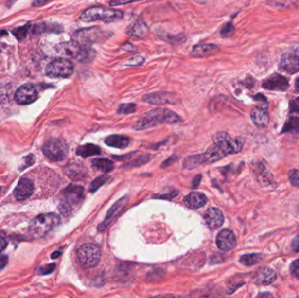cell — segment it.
Masks as SVG:
<instances>
[{"instance_id":"cell-9","label":"cell","mask_w":299,"mask_h":298,"mask_svg":"<svg viewBox=\"0 0 299 298\" xmlns=\"http://www.w3.org/2000/svg\"><path fill=\"white\" fill-rule=\"evenodd\" d=\"M83 187L76 185H70L66 188L63 194L65 201L60 205V211L64 215H69L71 212V206L79 203L83 198Z\"/></svg>"},{"instance_id":"cell-3","label":"cell","mask_w":299,"mask_h":298,"mask_svg":"<svg viewBox=\"0 0 299 298\" xmlns=\"http://www.w3.org/2000/svg\"><path fill=\"white\" fill-rule=\"evenodd\" d=\"M123 17V13L121 11H117L114 9L105 8L103 6H93L87 9L83 12L80 18L83 22L101 21L105 23L117 21Z\"/></svg>"},{"instance_id":"cell-14","label":"cell","mask_w":299,"mask_h":298,"mask_svg":"<svg viewBox=\"0 0 299 298\" xmlns=\"http://www.w3.org/2000/svg\"><path fill=\"white\" fill-rule=\"evenodd\" d=\"M217 246L223 251H229L236 246V238L231 230L224 229L218 233L216 238Z\"/></svg>"},{"instance_id":"cell-22","label":"cell","mask_w":299,"mask_h":298,"mask_svg":"<svg viewBox=\"0 0 299 298\" xmlns=\"http://www.w3.org/2000/svg\"><path fill=\"white\" fill-rule=\"evenodd\" d=\"M126 202H127L126 198H123V199H119L117 203L115 204L112 208L109 209V211L107 213V216L105 218L104 222L99 226V230H104V229L108 227L109 223L112 221L114 217L116 216L122 208L125 206Z\"/></svg>"},{"instance_id":"cell-7","label":"cell","mask_w":299,"mask_h":298,"mask_svg":"<svg viewBox=\"0 0 299 298\" xmlns=\"http://www.w3.org/2000/svg\"><path fill=\"white\" fill-rule=\"evenodd\" d=\"M44 155L52 161H61L68 154L69 147L65 141L60 139H49L42 147Z\"/></svg>"},{"instance_id":"cell-33","label":"cell","mask_w":299,"mask_h":298,"mask_svg":"<svg viewBox=\"0 0 299 298\" xmlns=\"http://www.w3.org/2000/svg\"><path fill=\"white\" fill-rule=\"evenodd\" d=\"M290 112L299 113V97L290 102Z\"/></svg>"},{"instance_id":"cell-30","label":"cell","mask_w":299,"mask_h":298,"mask_svg":"<svg viewBox=\"0 0 299 298\" xmlns=\"http://www.w3.org/2000/svg\"><path fill=\"white\" fill-rule=\"evenodd\" d=\"M149 160H150V156H142V157H139V158H136V159L132 160L130 163H128V164H126L125 165L127 167H130H130L140 166V165L146 164Z\"/></svg>"},{"instance_id":"cell-36","label":"cell","mask_w":299,"mask_h":298,"mask_svg":"<svg viewBox=\"0 0 299 298\" xmlns=\"http://www.w3.org/2000/svg\"><path fill=\"white\" fill-rule=\"evenodd\" d=\"M234 26H232V24L229 23V24H228L224 26V28L221 31V35H223L224 37H229L234 33Z\"/></svg>"},{"instance_id":"cell-18","label":"cell","mask_w":299,"mask_h":298,"mask_svg":"<svg viewBox=\"0 0 299 298\" xmlns=\"http://www.w3.org/2000/svg\"><path fill=\"white\" fill-rule=\"evenodd\" d=\"M184 202H185V204L187 205L188 208H193V209H198V208H202L207 204L208 199L201 193L193 192V193H189V194L185 197Z\"/></svg>"},{"instance_id":"cell-45","label":"cell","mask_w":299,"mask_h":298,"mask_svg":"<svg viewBox=\"0 0 299 298\" xmlns=\"http://www.w3.org/2000/svg\"><path fill=\"white\" fill-rule=\"evenodd\" d=\"M0 190H1V189H0Z\"/></svg>"},{"instance_id":"cell-15","label":"cell","mask_w":299,"mask_h":298,"mask_svg":"<svg viewBox=\"0 0 299 298\" xmlns=\"http://www.w3.org/2000/svg\"><path fill=\"white\" fill-rule=\"evenodd\" d=\"M35 186L33 181L27 177H22L14 190V195L17 200L24 201L33 194Z\"/></svg>"},{"instance_id":"cell-41","label":"cell","mask_w":299,"mask_h":298,"mask_svg":"<svg viewBox=\"0 0 299 298\" xmlns=\"http://www.w3.org/2000/svg\"><path fill=\"white\" fill-rule=\"evenodd\" d=\"M7 246V242L5 241V239L0 236V253L4 250L5 246Z\"/></svg>"},{"instance_id":"cell-34","label":"cell","mask_w":299,"mask_h":298,"mask_svg":"<svg viewBox=\"0 0 299 298\" xmlns=\"http://www.w3.org/2000/svg\"><path fill=\"white\" fill-rule=\"evenodd\" d=\"M291 272L294 277L299 279V259L296 260L291 263Z\"/></svg>"},{"instance_id":"cell-31","label":"cell","mask_w":299,"mask_h":298,"mask_svg":"<svg viewBox=\"0 0 299 298\" xmlns=\"http://www.w3.org/2000/svg\"><path fill=\"white\" fill-rule=\"evenodd\" d=\"M289 179L291 185L299 188V171L298 170H291L289 173Z\"/></svg>"},{"instance_id":"cell-25","label":"cell","mask_w":299,"mask_h":298,"mask_svg":"<svg viewBox=\"0 0 299 298\" xmlns=\"http://www.w3.org/2000/svg\"><path fill=\"white\" fill-rule=\"evenodd\" d=\"M92 165L94 168L104 173H109L114 168L112 161L106 158H95L92 161Z\"/></svg>"},{"instance_id":"cell-39","label":"cell","mask_w":299,"mask_h":298,"mask_svg":"<svg viewBox=\"0 0 299 298\" xmlns=\"http://www.w3.org/2000/svg\"><path fill=\"white\" fill-rule=\"evenodd\" d=\"M291 248L294 252H299V233L293 239L291 243Z\"/></svg>"},{"instance_id":"cell-16","label":"cell","mask_w":299,"mask_h":298,"mask_svg":"<svg viewBox=\"0 0 299 298\" xmlns=\"http://www.w3.org/2000/svg\"><path fill=\"white\" fill-rule=\"evenodd\" d=\"M143 101L151 104H174L177 103V98L171 93L159 92L144 95Z\"/></svg>"},{"instance_id":"cell-6","label":"cell","mask_w":299,"mask_h":298,"mask_svg":"<svg viewBox=\"0 0 299 298\" xmlns=\"http://www.w3.org/2000/svg\"><path fill=\"white\" fill-rule=\"evenodd\" d=\"M79 262L83 268H91L96 267L101 258V250L96 244H83L77 251Z\"/></svg>"},{"instance_id":"cell-2","label":"cell","mask_w":299,"mask_h":298,"mask_svg":"<svg viewBox=\"0 0 299 298\" xmlns=\"http://www.w3.org/2000/svg\"><path fill=\"white\" fill-rule=\"evenodd\" d=\"M61 219L55 213H45L35 218L29 225V233L33 237H43L57 228Z\"/></svg>"},{"instance_id":"cell-21","label":"cell","mask_w":299,"mask_h":298,"mask_svg":"<svg viewBox=\"0 0 299 298\" xmlns=\"http://www.w3.org/2000/svg\"><path fill=\"white\" fill-rule=\"evenodd\" d=\"M219 48L216 45L213 44H199L196 45L193 48L192 55L194 57H207L211 55L212 53H216Z\"/></svg>"},{"instance_id":"cell-5","label":"cell","mask_w":299,"mask_h":298,"mask_svg":"<svg viewBox=\"0 0 299 298\" xmlns=\"http://www.w3.org/2000/svg\"><path fill=\"white\" fill-rule=\"evenodd\" d=\"M213 143L226 156L239 153L243 146V141L241 139L233 138L226 132H219L214 135Z\"/></svg>"},{"instance_id":"cell-24","label":"cell","mask_w":299,"mask_h":298,"mask_svg":"<svg viewBox=\"0 0 299 298\" xmlns=\"http://www.w3.org/2000/svg\"><path fill=\"white\" fill-rule=\"evenodd\" d=\"M100 153H101V149L96 144H92V143L84 144L83 146L77 148L76 150V154L83 158L99 155Z\"/></svg>"},{"instance_id":"cell-38","label":"cell","mask_w":299,"mask_h":298,"mask_svg":"<svg viewBox=\"0 0 299 298\" xmlns=\"http://www.w3.org/2000/svg\"><path fill=\"white\" fill-rule=\"evenodd\" d=\"M143 61H144V59H143V57L138 56L136 57V58H132V59H130V61H128V65L130 66H139L142 65L143 63Z\"/></svg>"},{"instance_id":"cell-1","label":"cell","mask_w":299,"mask_h":298,"mask_svg":"<svg viewBox=\"0 0 299 298\" xmlns=\"http://www.w3.org/2000/svg\"><path fill=\"white\" fill-rule=\"evenodd\" d=\"M178 114L167 108H155L142 115L135 123L133 129L144 130L163 124H174L180 121Z\"/></svg>"},{"instance_id":"cell-8","label":"cell","mask_w":299,"mask_h":298,"mask_svg":"<svg viewBox=\"0 0 299 298\" xmlns=\"http://www.w3.org/2000/svg\"><path fill=\"white\" fill-rule=\"evenodd\" d=\"M74 72L73 63L64 58L56 59L46 68V74L51 78H68Z\"/></svg>"},{"instance_id":"cell-17","label":"cell","mask_w":299,"mask_h":298,"mask_svg":"<svg viewBox=\"0 0 299 298\" xmlns=\"http://www.w3.org/2000/svg\"><path fill=\"white\" fill-rule=\"evenodd\" d=\"M204 220L209 228H219L224 223V216L222 212L214 208H208L207 212H205Z\"/></svg>"},{"instance_id":"cell-40","label":"cell","mask_w":299,"mask_h":298,"mask_svg":"<svg viewBox=\"0 0 299 298\" xmlns=\"http://www.w3.org/2000/svg\"><path fill=\"white\" fill-rule=\"evenodd\" d=\"M7 263H8V256L1 255L0 256V270H2L7 265Z\"/></svg>"},{"instance_id":"cell-32","label":"cell","mask_w":299,"mask_h":298,"mask_svg":"<svg viewBox=\"0 0 299 298\" xmlns=\"http://www.w3.org/2000/svg\"><path fill=\"white\" fill-rule=\"evenodd\" d=\"M26 28H28V26H24V27H20V28H17L16 30L13 32V34L16 35V37H17L18 39H24L25 37H26V32H27V29Z\"/></svg>"},{"instance_id":"cell-37","label":"cell","mask_w":299,"mask_h":298,"mask_svg":"<svg viewBox=\"0 0 299 298\" xmlns=\"http://www.w3.org/2000/svg\"><path fill=\"white\" fill-rule=\"evenodd\" d=\"M55 267H56L55 264H49V265H47V266H45L43 268H40V273L42 275H48V274L52 273L54 270Z\"/></svg>"},{"instance_id":"cell-10","label":"cell","mask_w":299,"mask_h":298,"mask_svg":"<svg viewBox=\"0 0 299 298\" xmlns=\"http://www.w3.org/2000/svg\"><path fill=\"white\" fill-rule=\"evenodd\" d=\"M38 99V92L34 86L25 84L20 87L15 93V101L21 105L33 104Z\"/></svg>"},{"instance_id":"cell-26","label":"cell","mask_w":299,"mask_h":298,"mask_svg":"<svg viewBox=\"0 0 299 298\" xmlns=\"http://www.w3.org/2000/svg\"><path fill=\"white\" fill-rule=\"evenodd\" d=\"M264 259V255L260 254H249V255H244L240 258V263L245 265V266H253L256 263H260L262 260Z\"/></svg>"},{"instance_id":"cell-42","label":"cell","mask_w":299,"mask_h":298,"mask_svg":"<svg viewBox=\"0 0 299 298\" xmlns=\"http://www.w3.org/2000/svg\"><path fill=\"white\" fill-rule=\"evenodd\" d=\"M48 1H50V0H34L33 5H35V6H39V5H41V4L47 3Z\"/></svg>"},{"instance_id":"cell-27","label":"cell","mask_w":299,"mask_h":298,"mask_svg":"<svg viewBox=\"0 0 299 298\" xmlns=\"http://www.w3.org/2000/svg\"><path fill=\"white\" fill-rule=\"evenodd\" d=\"M299 133V117H291L285 123L283 126L282 133Z\"/></svg>"},{"instance_id":"cell-13","label":"cell","mask_w":299,"mask_h":298,"mask_svg":"<svg viewBox=\"0 0 299 298\" xmlns=\"http://www.w3.org/2000/svg\"><path fill=\"white\" fill-rule=\"evenodd\" d=\"M280 71L287 74H293L299 71V57L293 53H284L281 57V61L278 66Z\"/></svg>"},{"instance_id":"cell-44","label":"cell","mask_w":299,"mask_h":298,"mask_svg":"<svg viewBox=\"0 0 299 298\" xmlns=\"http://www.w3.org/2000/svg\"><path fill=\"white\" fill-rule=\"evenodd\" d=\"M295 88L296 90L298 91V92H299V77L298 78L297 80H296Z\"/></svg>"},{"instance_id":"cell-35","label":"cell","mask_w":299,"mask_h":298,"mask_svg":"<svg viewBox=\"0 0 299 298\" xmlns=\"http://www.w3.org/2000/svg\"><path fill=\"white\" fill-rule=\"evenodd\" d=\"M141 0H112L109 4L111 6H118V5H123V4H130V3H134Z\"/></svg>"},{"instance_id":"cell-43","label":"cell","mask_w":299,"mask_h":298,"mask_svg":"<svg viewBox=\"0 0 299 298\" xmlns=\"http://www.w3.org/2000/svg\"><path fill=\"white\" fill-rule=\"evenodd\" d=\"M61 255V252L60 251H56V252H54V253H53L52 255H51V257H52V259H55V258H58L60 255Z\"/></svg>"},{"instance_id":"cell-4","label":"cell","mask_w":299,"mask_h":298,"mask_svg":"<svg viewBox=\"0 0 299 298\" xmlns=\"http://www.w3.org/2000/svg\"><path fill=\"white\" fill-rule=\"evenodd\" d=\"M225 154L213 143L202 154L189 156L184 161V167L187 169H194L200 164H212L216 161L222 159Z\"/></svg>"},{"instance_id":"cell-28","label":"cell","mask_w":299,"mask_h":298,"mask_svg":"<svg viewBox=\"0 0 299 298\" xmlns=\"http://www.w3.org/2000/svg\"><path fill=\"white\" fill-rule=\"evenodd\" d=\"M108 177L106 176H100V177H96V179L90 184L88 190L90 193H95L99 189L101 186H104V184L108 181Z\"/></svg>"},{"instance_id":"cell-19","label":"cell","mask_w":299,"mask_h":298,"mask_svg":"<svg viewBox=\"0 0 299 298\" xmlns=\"http://www.w3.org/2000/svg\"><path fill=\"white\" fill-rule=\"evenodd\" d=\"M277 274L269 268H264L257 273L255 277V281L261 285H269L276 281Z\"/></svg>"},{"instance_id":"cell-11","label":"cell","mask_w":299,"mask_h":298,"mask_svg":"<svg viewBox=\"0 0 299 298\" xmlns=\"http://www.w3.org/2000/svg\"><path fill=\"white\" fill-rule=\"evenodd\" d=\"M263 88L268 90L285 91L289 88V81L280 74H272L264 81Z\"/></svg>"},{"instance_id":"cell-23","label":"cell","mask_w":299,"mask_h":298,"mask_svg":"<svg viewBox=\"0 0 299 298\" xmlns=\"http://www.w3.org/2000/svg\"><path fill=\"white\" fill-rule=\"evenodd\" d=\"M88 172L82 164H71L67 169V174L74 180H83L87 177Z\"/></svg>"},{"instance_id":"cell-29","label":"cell","mask_w":299,"mask_h":298,"mask_svg":"<svg viewBox=\"0 0 299 298\" xmlns=\"http://www.w3.org/2000/svg\"><path fill=\"white\" fill-rule=\"evenodd\" d=\"M137 110V107L134 104H122L120 107L117 110V113L120 115H128V114H132Z\"/></svg>"},{"instance_id":"cell-12","label":"cell","mask_w":299,"mask_h":298,"mask_svg":"<svg viewBox=\"0 0 299 298\" xmlns=\"http://www.w3.org/2000/svg\"><path fill=\"white\" fill-rule=\"evenodd\" d=\"M251 120L257 128H266L269 123V114L267 102L257 106L252 110Z\"/></svg>"},{"instance_id":"cell-20","label":"cell","mask_w":299,"mask_h":298,"mask_svg":"<svg viewBox=\"0 0 299 298\" xmlns=\"http://www.w3.org/2000/svg\"><path fill=\"white\" fill-rule=\"evenodd\" d=\"M104 142L109 147L124 149L130 145V139L122 135H111L107 137Z\"/></svg>"}]
</instances>
